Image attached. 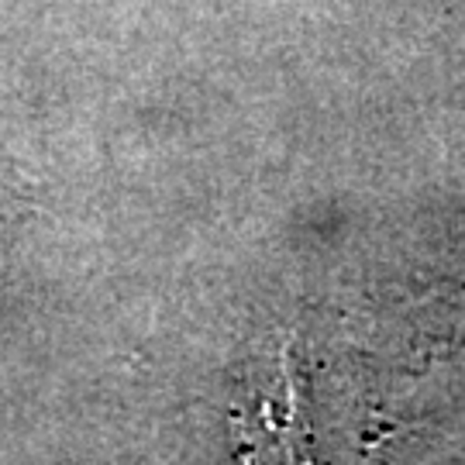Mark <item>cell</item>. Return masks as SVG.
<instances>
[{"label": "cell", "mask_w": 465, "mask_h": 465, "mask_svg": "<svg viewBox=\"0 0 465 465\" xmlns=\"http://www.w3.org/2000/svg\"><path fill=\"white\" fill-rule=\"evenodd\" d=\"M242 465H314L311 431L297 407V382L282 362L276 390L259 393L252 407L232 414Z\"/></svg>", "instance_id": "6da1fadb"}]
</instances>
